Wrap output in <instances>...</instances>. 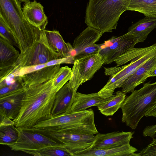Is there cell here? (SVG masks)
Segmentation results:
<instances>
[{"label":"cell","instance_id":"34","mask_svg":"<svg viewBox=\"0 0 156 156\" xmlns=\"http://www.w3.org/2000/svg\"><path fill=\"white\" fill-rule=\"evenodd\" d=\"M156 124L146 126L143 130L144 136H149L152 139L156 136Z\"/></svg>","mask_w":156,"mask_h":156},{"label":"cell","instance_id":"17","mask_svg":"<svg viewBox=\"0 0 156 156\" xmlns=\"http://www.w3.org/2000/svg\"><path fill=\"white\" fill-rule=\"evenodd\" d=\"M60 66L58 65L46 67L18 77L25 89L37 86L52 79L59 70Z\"/></svg>","mask_w":156,"mask_h":156},{"label":"cell","instance_id":"35","mask_svg":"<svg viewBox=\"0 0 156 156\" xmlns=\"http://www.w3.org/2000/svg\"><path fill=\"white\" fill-rule=\"evenodd\" d=\"M145 116L146 117H156V97L147 109Z\"/></svg>","mask_w":156,"mask_h":156},{"label":"cell","instance_id":"26","mask_svg":"<svg viewBox=\"0 0 156 156\" xmlns=\"http://www.w3.org/2000/svg\"><path fill=\"white\" fill-rule=\"evenodd\" d=\"M22 151L35 156H71L66 149L58 146H50L37 150H23Z\"/></svg>","mask_w":156,"mask_h":156},{"label":"cell","instance_id":"3","mask_svg":"<svg viewBox=\"0 0 156 156\" xmlns=\"http://www.w3.org/2000/svg\"><path fill=\"white\" fill-rule=\"evenodd\" d=\"M21 3L18 0H0V17L12 34L20 53H23L33 45L39 29L26 19Z\"/></svg>","mask_w":156,"mask_h":156},{"label":"cell","instance_id":"6","mask_svg":"<svg viewBox=\"0 0 156 156\" xmlns=\"http://www.w3.org/2000/svg\"><path fill=\"white\" fill-rule=\"evenodd\" d=\"M62 58L59 53L50 46L44 30H39L37 39L33 45L24 52L20 53L16 61L1 78L7 76L19 69L26 66L46 63L53 60Z\"/></svg>","mask_w":156,"mask_h":156},{"label":"cell","instance_id":"11","mask_svg":"<svg viewBox=\"0 0 156 156\" xmlns=\"http://www.w3.org/2000/svg\"><path fill=\"white\" fill-rule=\"evenodd\" d=\"M98 30L88 27L74 39L72 46V57L74 60L83 57L98 53V41L102 35Z\"/></svg>","mask_w":156,"mask_h":156},{"label":"cell","instance_id":"14","mask_svg":"<svg viewBox=\"0 0 156 156\" xmlns=\"http://www.w3.org/2000/svg\"><path fill=\"white\" fill-rule=\"evenodd\" d=\"M133 132L115 131L107 133H97L90 147L101 149L117 147L130 144Z\"/></svg>","mask_w":156,"mask_h":156},{"label":"cell","instance_id":"22","mask_svg":"<svg viewBox=\"0 0 156 156\" xmlns=\"http://www.w3.org/2000/svg\"><path fill=\"white\" fill-rule=\"evenodd\" d=\"M110 98H105L99 95L98 92L85 94L76 92L71 106V111H81L92 106H98L108 100Z\"/></svg>","mask_w":156,"mask_h":156},{"label":"cell","instance_id":"12","mask_svg":"<svg viewBox=\"0 0 156 156\" xmlns=\"http://www.w3.org/2000/svg\"><path fill=\"white\" fill-rule=\"evenodd\" d=\"M63 145L71 156L76 153L90 147L94 140V135L66 133H51L48 134Z\"/></svg>","mask_w":156,"mask_h":156},{"label":"cell","instance_id":"9","mask_svg":"<svg viewBox=\"0 0 156 156\" xmlns=\"http://www.w3.org/2000/svg\"><path fill=\"white\" fill-rule=\"evenodd\" d=\"M104 61L98 53L75 59L72 69L68 87L75 92L82 83L91 80L104 64Z\"/></svg>","mask_w":156,"mask_h":156},{"label":"cell","instance_id":"15","mask_svg":"<svg viewBox=\"0 0 156 156\" xmlns=\"http://www.w3.org/2000/svg\"><path fill=\"white\" fill-rule=\"evenodd\" d=\"M156 66V55L141 66L125 81L121 87L122 91L126 94L134 90L149 77L151 71Z\"/></svg>","mask_w":156,"mask_h":156},{"label":"cell","instance_id":"21","mask_svg":"<svg viewBox=\"0 0 156 156\" xmlns=\"http://www.w3.org/2000/svg\"><path fill=\"white\" fill-rule=\"evenodd\" d=\"M156 28V18L145 17L129 28L128 33L133 36L136 44L143 42L149 34Z\"/></svg>","mask_w":156,"mask_h":156},{"label":"cell","instance_id":"25","mask_svg":"<svg viewBox=\"0 0 156 156\" xmlns=\"http://www.w3.org/2000/svg\"><path fill=\"white\" fill-rule=\"evenodd\" d=\"M143 14L146 17L156 18V0H130L126 11Z\"/></svg>","mask_w":156,"mask_h":156},{"label":"cell","instance_id":"24","mask_svg":"<svg viewBox=\"0 0 156 156\" xmlns=\"http://www.w3.org/2000/svg\"><path fill=\"white\" fill-rule=\"evenodd\" d=\"M126 97V94L118 91L108 100L97 106L98 109L104 115L112 116L120 108Z\"/></svg>","mask_w":156,"mask_h":156},{"label":"cell","instance_id":"30","mask_svg":"<svg viewBox=\"0 0 156 156\" xmlns=\"http://www.w3.org/2000/svg\"><path fill=\"white\" fill-rule=\"evenodd\" d=\"M0 36L3 37L7 41L18 48V44L12 34L4 22L0 17Z\"/></svg>","mask_w":156,"mask_h":156},{"label":"cell","instance_id":"28","mask_svg":"<svg viewBox=\"0 0 156 156\" xmlns=\"http://www.w3.org/2000/svg\"><path fill=\"white\" fill-rule=\"evenodd\" d=\"M72 74V69L68 66L60 68L53 78V87L59 90L70 80Z\"/></svg>","mask_w":156,"mask_h":156},{"label":"cell","instance_id":"33","mask_svg":"<svg viewBox=\"0 0 156 156\" xmlns=\"http://www.w3.org/2000/svg\"><path fill=\"white\" fill-rule=\"evenodd\" d=\"M74 60L72 57L60 58L51 61L46 63L47 67L63 63H73Z\"/></svg>","mask_w":156,"mask_h":156},{"label":"cell","instance_id":"38","mask_svg":"<svg viewBox=\"0 0 156 156\" xmlns=\"http://www.w3.org/2000/svg\"><path fill=\"white\" fill-rule=\"evenodd\" d=\"M18 0L19 1H20V2H26L29 1H30V0Z\"/></svg>","mask_w":156,"mask_h":156},{"label":"cell","instance_id":"13","mask_svg":"<svg viewBox=\"0 0 156 156\" xmlns=\"http://www.w3.org/2000/svg\"><path fill=\"white\" fill-rule=\"evenodd\" d=\"M25 92L22 87L0 97V115L14 119L20 111Z\"/></svg>","mask_w":156,"mask_h":156},{"label":"cell","instance_id":"31","mask_svg":"<svg viewBox=\"0 0 156 156\" xmlns=\"http://www.w3.org/2000/svg\"><path fill=\"white\" fill-rule=\"evenodd\" d=\"M46 67H47V66L46 63L31 66H26L19 69L15 71L12 73L16 77L21 76L26 74L41 69Z\"/></svg>","mask_w":156,"mask_h":156},{"label":"cell","instance_id":"16","mask_svg":"<svg viewBox=\"0 0 156 156\" xmlns=\"http://www.w3.org/2000/svg\"><path fill=\"white\" fill-rule=\"evenodd\" d=\"M24 15L29 23L40 30H44L48 21L44 7L36 0L24 2L22 8Z\"/></svg>","mask_w":156,"mask_h":156},{"label":"cell","instance_id":"32","mask_svg":"<svg viewBox=\"0 0 156 156\" xmlns=\"http://www.w3.org/2000/svg\"><path fill=\"white\" fill-rule=\"evenodd\" d=\"M138 153L139 156H156V138Z\"/></svg>","mask_w":156,"mask_h":156},{"label":"cell","instance_id":"19","mask_svg":"<svg viewBox=\"0 0 156 156\" xmlns=\"http://www.w3.org/2000/svg\"><path fill=\"white\" fill-rule=\"evenodd\" d=\"M67 83L57 93L51 112V117L71 111L75 94Z\"/></svg>","mask_w":156,"mask_h":156},{"label":"cell","instance_id":"18","mask_svg":"<svg viewBox=\"0 0 156 156\" xmlns=\"http://www.w3.org/2000/svg\"><path fill=\"white\" fill-rule=\"evenodd\" d=\"M137 149L130 144L110 148L96 149L90 147L76 153L74 156H139Z\"/></svg>","mask_w":156,"mask_h":156},{"label":"cell","instance_id":"27","mask_svg":"<svg viewBox=\"0 0 156 156\" xmlns=\"http://www.w3.org/2000/svg\"><path fill=\"white\" fill-rule=\"evenodd\" d=\"M18 133L14 124L0 126V144L8 145L15 142Z\"/></svg>","mask_w":156,"mask_h":156},{"label":"cell","instance_id":"20","mask_svg":"<svg viewBox=\"0 0 156 156\" xmlns=\"http://www.w3.org/2000/svg\"><path fill=\"white\" fill-rule=\"evenodd\" d=\"M20 54L12 44L0 36V75L12 66Z\"/></svg>","mask_w":156,"mask_h":156},{"label":"cell","instance_id":"1","mask_svg":"<svg viewBox=\"0 0 156 156\" xmlns=\"http://www.w3.org/2000/svg\"><path fill=\"white\" fill-rule=\"evenodd\" d=\"M53 78L41 84L25 89L21 110L13 120L16 127L33 128L38 122L51 117L55 96L59 90L53 87Z\"/></svg>","mask_w":156,"mask_h":156},{"label":"cell","instance_id":"29","mask_svg":"<svg viewBox=\"0 0 156 156\" xmlns=\"http://www.w3.org/2000/svg\"><path fill=\"white\" fill-rule=\"evenodd\" d=\"M152 45L141 48H133L121 55L116 59L114 62L117 66H120L131 61L136 57L144 53L151 47Z\"/></svg>","mask_w":156,"mask_h":156},{"label":"cell","instance_id":"37","mask_svg":"<svg viewBox=\"0 0 156 156\" xmlns=\"http://www.w3.org/2000/svg\"><path fill=\"white\" fill-rule=\"evenodd\" d=\"M155 76H156V66L151 70L149 76L151 77Z\"/></svg>","mask_w":156,"mask_h":156},{"label":"cell","instance_id":"5","mask_svg":"<svg viewBox=\"0 0 156 156\" xmlns=\"http://www.w3.org/2000/svg\"><path fill=\"white\" fill-rule=\"evenodd\" d=\"M126 97L120 107L122 121L133 129H136L147 109L156 97V82L145 83Z\"/></svg>","mask_w":156,"mask_h":156},{"label":"cell","instance_id":"36","mask_svg":"<svg viewBox=\"0 0 156 156\" xmlns=\"http://www.w3.org/2000/svg\"><path fill=\"white\" fill-rule=\"evenodd\" d=\"M14 124V121L9 118L0 115V126Z\"/></svg>","mask_w":156,"mask_h":156},{"label":"cell","instance_id":"4","mask_svg":"<svg viewBox=\"0 0 156 156\" xmlns=\"http://www.w3.org/2000/svg\"><path fill=\"white\" fill-rule=\"evenodd\" d=\"M130 0H89L85 22L102 34L116 29L121 14L126 11Z\"/></svg>","mask_w":156,"mask_h":156},{"label":"cell","instance_id":"10","mask_svg":"<svg viewBox=\"0 0 156 156\" xmlns=\"http://www.w3.org/2000/svg\"><path fill=\"white\" fill-rule=\"evenodd\" d=\"M136 44L134 37L128 33L119 37L113 36L104 43L98 44V53L104 61V64H111L134 48Z\"/></svg>","mask_w":156,"mask_h":156},{"label":"cell","instance_id":"2","mask_svg":"<svg viewBox=\"0 0 156 156\" xmlns=\"http://www.w3.org/2000/svg\"><path fill=\"white\" fill-rule=\"evenodd\" d=\"M33 128L46 134L66 133L94 135L98 133L92 109L79 112L70 111L41 121Z\"/></svg>","mask_w":156,"mask_h":156},{"label":"cell","instance_id":"7","mask_svg":"<svg viewBox=\"0 0 156 156\" xmlns=\"http://www.w3.org/2000/svg\"><path fill=\"white\" fill-rule=\"evenodd\" d=\"M156 55V44H154L149 50L127 65L104 67L105 74L110 77L106 84L98 92L99 95L105 98L111 97L116 88L121 87L125 81L139 67Z\"/></svg>","mask_w":156,"mask_h":156},{"label":"cell","instance_id":"23","mask_svg":"<svg viewBox=\"0 0 156 156\" xmlns=\"http://www.w3.org/2000/svg\"><path fill=\"white\" fill-rule=\"evenodd\" d=\"M44 31L49 44L54 51L60 54L62 58L72 57V45L65 41L59 31L45 30Z\"/></svg>","mask_w":156,"mask_h":156},{"label":"cell","instance_id":"8","mask_svg":"<svg viewBox=\"0 0 156 156\" xmlns=\"http://www.w3.org/2000/svg\"><path fill=\"white\" fill-rule=\"evenodd\" d=\"M18 132L16 141L7 146L16 151L34 150L50 146L63 147V145L48 135L34 128L16 127Z\"/></svg>","mask_w":156,"mask_h":156}]
</instances>
